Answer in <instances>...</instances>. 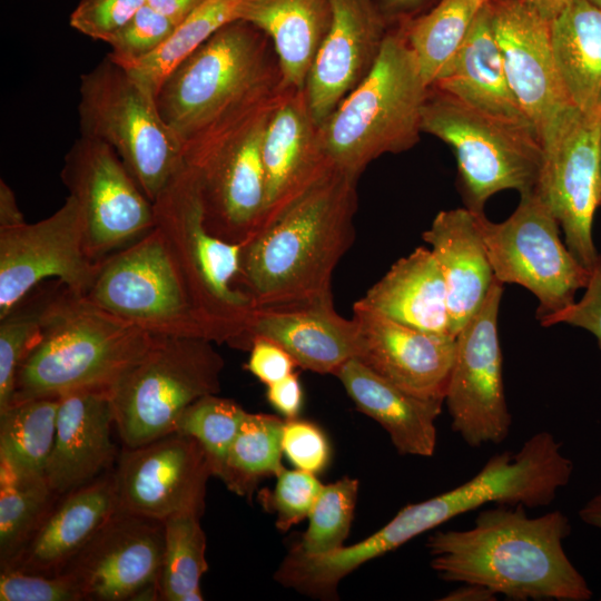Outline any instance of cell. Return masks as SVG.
<instances>
[{
    "label": "cell",
    "instance_id": "cell-24",
    "mask_svg": "<svg viewBox=\"0 0 601 601\" xmlns=\"http://www.w3.org/2000/svg\"><path fill=\"white\" fill-rule=\"evenodd\" d=\"M112 425L110 393L79 391L59 397L55 442L45 471L57 495L109 472L116 455Z\"/></svg>",
    "mask_w": 601,
    "mask_h": 601
},
{
    "label": "cell",
    "instance_id": "cell-38",
    "mask_svg": "<svg viewBox=\"0 0 601 601\" xmlns=\"http://www.w3.org/2000/svg\"><path fill=\"white\" fill-rule=\"evenodd\" d=\"M66 284L49 279L0 316V412L12 402L18 370L38 339L45 317Z\"/></svg>",
    "mask_w": 601,
    "mask_h": 601
},
{
    "label": "cell",
    "instance_id": "cell-49",
    "mask_svg": "<svg viewBox=\"0 0 601 601\" xmlns=\"http://www.w3.org/2000/svg\"><path fill=\"white\" fill-rule=\"evenodd\" d=\"M27 223L19 209L13 190L0 180V229L20 226Z\"/></svg>",
    "mask_w": 601,
    "mask_h": 601
},
{
    "label": "cell",
    "instance_id": "cell-39",
    "mask_svg": "<svg viewBox=\"0 0 601 601\" xmlns=\"http://www.w3.org/2000/svg\"><path fill=\"white\" fill-rule=\"evenodd\" d=\"M246 413L236 402L209 394L180 414L174 432L195 439L208 459L213 475L223 481L228 453Z\"/></svg>",
    "mask_w": 601,
    "mask_h": 601
},
{
    "label": "cell",
    "instance_id": "cell-27",
    "mask_svg": "<svg viewBox=\"0 0 601 601\" xmlns=\"http://www.w3.org/2000/svg\"><path fill=\"white\" fill-rule=\"evenodd\" d=\"M334 375L358 411L376 421L402 455L428 457L436 449L443 401L412 395L358 358L345 362Z\"/></svg>",
    "mask_w": 601,
    "mask_h": 601
},
{
    "label": "cell",
    "instance_id": "cell-9",
    "mask_svg": "<svg viewBox=\"0 0 601 601\" xmlns=\"http://www.w3.org/2000/svg\"><path fill=\"white\" fill-rule=\"evenodd\" d=\"M211 341L158 336L112 390L115 427L125 447H138L175 430L195 401L220 390L224 359Z\"/></svg>",
    "mask_w": 601,
    "mask_h": 601
},
{
    "label": "cell",
    "instance_id": "cell-33",
    "mask_svg": "<svg viewBox=\"0 0 601 601\" xmlns=\"http://www.w3.org/2000/svg\"><path fill=\"white\" fill-rule=\"evenodd\" d=\"M249 0H205L151 55L122 67L155 98L168 75L224 26L242 20Z\"/></svg>",
    "mask_w": 601,
    "mask_h": 601
},
{
    "label": "cell",
    "instance_id": "cell-46",
    "mask_svg": "<svg viewBox=\"0 0 601 601\" xmlns=\"http://www.w3.org/2000/svg\"><path fill=\"white\" fill-rule=\"evenodd\" d=\"M544 327L569 324L591 333L601 348V255L579 300L539 319Z\"/></svg>",
    "mask_w": 601,
    "mask_h": 601
},
{
    "label": "cell",
    "instance_id": "cell-25",
    "mask_svg": "<svg viewBox=\"0 0 601 601\" xmlns=\"http://www.w3.org/2000/svg\"><path fill=\"white\" fill-rule=\"evenodd\" d=\"M117 511L116 481L109 471L59 495L19 554L4 568L60 574Z\"/></svg>",
    "mask_w": 601,
    "mask_h": 601
},
{
    "label": "cell",
    "instance_id": "cell-47",
    "mask_svg": "<svg viewBox=\"0 0 601 601\" xmlns=\"http://www.w3.org/2000/svg\"><path fill=\"white\" fill-rule=\"evenodd\" d=\"M247 370L260 382L269 385L294 373L293 357L279 345L266 338H255L249 346Z\"/></svg>",
    "mask_w": 601,
    "mask_h": 601
},
{
    "label": "cell",
    "instance_id": "cell-57",
    "mask_svg": "<svg viewBox=\"0 0 601 601\" xmlns=\"http://www.w3.org/2000/svg\"><path fill=\"white\" fill-rule=\"evenodd\" d=\"M600 600H601V595H600Z\"/></svg>",
    "mask_w": 601,
    "mask_h": 601
},
{
    "label": "cell",
    "instance_id": "cell-48",
    "mask_svg": "<svg viewBox=\"0 0 601 601\" xmlns=\"http://www.w3.org/2000/svg\"><path fill=\"white\" fill-rule=\"evenodd\" d=\"M266 396L284 417L297 418L303 404V390L296 373L267 385Z\"/></svg>",
    "mask_w": 601,
    "mask_h": 601
},
{
    "label": "cell",
    "instance_id": "cell-43",
    "mask_svg": "<svg viewBox=\"0 0 601 601\" xmlns=\"http://www.w3.org/2000/svg\"><path fill=\"white\" fill-rule=\"evenodd\" d=\"M75 583L65 574L43 575L11 568L0 574V601H81Z\"/></svg>",
    "mask_w": 601,
    "mask_h": 601
},
{
    "label": "cell",
    "instance_id": "cell-37",
    "mask_svg": "<svg viewBox=\"0 0 601 601\" xmlns=\"http://www.w3.org/2000/svg\"><path fill=\"white\" fill-rule=\"evenodd\" d=\"M59 497L43 475H19L0 466V561L9 565Z\"/></svg>",
    "mask_w": 601,
    "mask_h": 601
},
{
    "label": "cell",
    "instance_id": "cell-6",
    "mask_svg": "<svg viewBox=\"0 0 601 601\" xmlns=\"http://www.w3.org/2000/svg\"><path fill=\"white\" fill-rule=\"evenodd\" d=\"M285 90L247 104L183 145L184 162L198 178L205 226L225 242L242 245L263 223V138Z\"/></svg>",
    "mask_w": 601,
    "mask_h": 601
},
{
    "label": "cell",
    "instance_id": "cell-30",
    "mask_svg": "<svg viewBox=\"0 0 601 601\" xmlns=\"http://www.w3.org/2000/svg\"><path fill=\"white\" fill-rule=\"evenodd\" d=\"M331 17L329 0H249L242 20L269 38L283 87L304 90Z\"/></svg>",
    "mask_w": 601,
    "mask_h": 601
},
{
    "label": "cell",
    "instance_id": "cell-36",
    "mask_svg": "<svg viewBox=\"0 0 601 601\" xmlns=\"http://www.w3.org/2000/svg\"><path fill=\"white\" fill-rule=\"evenodd\" d=\"M285 421L263 413H246L226 461L223 482L239 495L249 494L264 476H277L282 464Z\"/></svg>",
    "mask_w": 601,
    "mask_h": 601
},
{
    "label": "cell",
    "instance_id": "cell-42",
    "mask_svg": "<svg viewBox=\"0 0 601 601\" xmlns=\"http://www.w3.org/2000/svg\"><path fill=\"white\" fill-rule=\"evenodd\" d=\"M323 485L314 473L299 469H284L277 475L270 497V504L276 513V528L279 531H287L308 518Z\"/></svg>",
    "mask_w": 601,
    "mask_h": 601
},
{
    "label": "cell",
    "instance_id": "cell-10",
    "mask_svg": "<svg viewBox=\"0 0 601 601\" xmlns=\"http://www.w3.org/2000/svg\"><path fill=\"white\" fill-rule=\"evenodd\" d=\"M422 131L452 147L467 208L483 211L494 194L536 188L543 159L536 134L481 112L436 89L422 110Z\"/></svg>",
    "mask_w": 601,
    "mask_h": 601
},
{
    "label": "cell",
    "instance_id": "cell-11",
    "mask_svg": "<svg viewBox=\"0 0 601 601\" xmlns=\"http://www.w3.org/2000/svg\"><path fill=\"white\" fill-rule=\"evenodd\" d=\"M85 296L111 315L152 335L211 341L157 226L99 262Z\"/></svg>",
    "mask_w": 601,
    "mask_h": 601
},
{
    "label": "cell",
    "instance_id": "cell-18",
    "mask_svg": "<svg viewBox=\"0 0 601 601\" xmlns=\"http://www.w3.org/2000/svg\"><path fill=\"white\" fill-rule=\"evenodd\" d=\"M164 522L117 511L61 574L82 600H158Z\"/></svg>",
    "mask_w": 601,
    "mask_h": 601
},
{
    "label": "cell",
    "instance_id": "cell-52",
    "mask_svg": "<svg viewBox=\"0 0 601 601\" xmlns=\"http://www.w3.org/2000/svg\"><path fill=\"white\" fill-rule=\"evenodd\" d=\"M426 1L428 0H375L386 20L388 17L406 20L410 13L421 8Z\"/></svg>",
    "mask_w": 601,
    "mask_h": 601
},
{
    "label": "cell",
    "instance_id": "cell-15",
    "mask_svg": "<svg viewBox=\"0 0 601 601\" xmlns=\"http://www.w3.org/2000/svg\"><path fill=\"white\" fill-rule=\"evenodd\" d=\"M503 284L495 277L480 309L455 336V356L444 403L452 430L471 447L503 442L508 407L497 321Z\"/></svg>",
    "mask_w": 601,
    "mask_h": 601
},
{
    "label": "cell",
    "instance_id": "cell-12",
    "mask_svg": "<svg viewBox=\"0 0 601 601\" xmlns=\"http://www.w3.org/2000/svg\"><path fill=\"white\" fill-rule=\"evenodd\" d=\"M494 277L518 284L539 300L536 318L565 308L589 283L591 270L569 250L560 237V225L534 189L522 194L512 215L501 223L475 211Z\"/></svg>",
    "mask_w": 601,
    "mask_h": 601
},
{
    "label": "cell",
    "instance_id": "cell-53",
    "mask_svg": "<svg viewBox=\"0 0 601 601\" xmlns=\"http://www.w3.org/2000/svg\"><path fill=\"white\" fill-rule=\"evenodd\" d=\"M490 1V0H487ZM533 9H535L542 17L552 21L558 17L572 0H522Z\"/></svg>",
    "mask_w": 601,
    "mask_h": 601
},
{
    "label": "cell",
    "instance_id": "cell-55",
    "mask_svg": "<svg viewBox=\"0 0 601 601\" xmlns=\"http://www.w3.org/2000/svg\"><path fill=\"white\" fill-rule=\"evenodd\" d=\"M599 179H600L599 204L601 206V132H600V140H599Z\"/></svg>",
    "mask_w": 601,
    "mask_h": 601
},
{
    "label": "cell",
    "instance_id": "cell-20",
    "mask_svg": "<svg viewBox=\"0 0 601 601\" xmlns=\"http://www.w3.org/2000/svg\"><path fill=\"white\" fill-rule=\"evenodd\" d=\"M353 319L361 338V362L412 395L444 402L455 336L407 326L359 299L353 305Z\"/></svg>",
    "mask_w": 601,
    "mask_h": 601
},
{
    "label": "cell",
    "instance_id": "cell-14",
    "mask_svg": "<svg viewBox=\"0 0 601 601\" xmlns=\"http://www.w3.org/2000/svg\"><path fill=\"white\" fill-rule=\"evenodd\" d=\"M601 118L575 106L564 111L540 139L543 159L535 190L548 204L572 255L592 270L599 254L592 225L599 204Z\"/></svg>",
    "mask_w": 601,
    "mask_h": 601
},
{
    "label": "cell",
    "instance_id": "cell-40",
    "mask_svg": "<svg viewBox=\"0 0 601 601\" xmlns=\"http://www.w3.org/2000/svg\"><path fill=\"white\" fill-rule=\"evenodd\" d=\"M358 493V481L345 476L323 485L309 514L308 526L293 548L306 554H325L344 545Z\"/></svg>",
    "mask_w": 601,
    "mask_h": 601
},
{
    "label": "cell",
    "instance_id": "cell-35",
    "mask_svg": "<svg viewBox=\"0 0 601 601\" xmlns=\"http://www.w3.org/2000/svg\"><path fill=\"white\" fill-rule=\"evenodd\" d=\"M158 600L201 601L200 581L208 570L200 516L181 514L164 521Z\"/></svg>",
    "mask_w": 601,
    "mask_h": 601
},
{
    "label": "cell",
    "instance_id": "cell-7",
    "mask_svg": "<svg viewBox=\"0 0 601 601\" xmlns=\"http://www.w3.org/2000/svg\"><path fill=\"white\" fill-rule=\"evenodd\" d=\"M152 204L156 226L211 341L234 346L254 309L235 286L242 245L225 242L206 228L198 178L185 162Z\"/></svg>",
    "mask_w": 601,
    "mask_h": 601
},
{
    "label": "cell",
    "instance_id": "cell-28",
    "mask_svg": "<svg viewBox=\"0 0 601 601\" xmlns=\"http://www.w3.org/2000/svg\"><path fill=\"white\" fill-rule=\"evenodd\" d=\"M431 88L481 112L534 131L510 87L493 31L489 1L475 17L455 59Z\"/></svg>",
    "mask_w": 601,
    "mask_h": 601
},
{
    "label": "cell",
    "instance_id": "cell-50",
    "mask_svg": "<svg viewBox=\"0 0 601 601\" xmlns=\"http://www.w3.org/2000/svg\"><path fill=\"white\" fill-rule=\"evenodd\" d=\"M205 0H146L150 7L166 16L177 27Z\"/></svg>",
    "mask_w": 601,
    "mask_h": 601
},
{
    "label": "cell",
    "instance_id": "cell-29",
    "mask_svg": "<svg viewBox=\"0 0 601 601\" xmlns=\"http://www.w3.org/2000/svg\"><path fill=\"white\" fill-rule=\"evenodd\" d=\"M359 300L407 326L452 335L445 282L434 254L426 247H417L398 259Z\"/></svg>",
    "mask_w": 601,
    "mask_h": 601
},
{
    "label": "cell",
    "instance_id": "cell-22",
    "mask_svg": "<svg viewBox=\"0 0 601 601\" xmlns=\"http://www.w3.org/2000/svg\"><path fill=\"white\" fill-rule=\"evenodd\" d=\"M255 338L274 342L297 366L319 374L334 375L361 352L355 321L341 316L334 308L333 298L304 305L254 308L234 347L249 349Z\"/></svg>",
    "mask_w": 601,
    "mask_h": 601
},
{
    "label": "cell",
    "instance_id": "cell-2",
    "mask_svg": "<svg viewBox=\"0 0 601 601\" xmlns=\"http://www.w3.org/2000/svg\"><path fill=\"white\" fill-rule=\"evenodd\" d=\"M525 506L480 511L469 530L435 531L431 566L444 581L476 583L516 601H588L592 591L563 548L571 532L560 510L531 518Z\"/></svg>",
    "mask_w": 601,
    "mask_h": 601
},
{
    "label": "cell",
    "instance_id": "cell-32",
    "mask_svg": "<svg viewBox=\"0 0 601 601\" xmlns=\"http://www.w3.org/2000/svg\"><path fill=\"white\" fill-rule=\"evenodd\" d=\"M486 2L440 0L428 12L403 20L407 42L428 87L449 69Z\"/></svg>",
    "mask_w": 601,
    "mask_h": 601
},
{
    "label": "cell",
    "instance_id": "cell-51",
    "mask_svg": "<svg viewBox=\"0 0 601 601\" xmlns=\"http://www.w3.org/2000/svg\"><path fill=\"white\" fill-rule=\"evenodd\" d=\"M497 594L491 589L476 583H461L441 600L444 601H495Z\"/></svg>",
    "mask_w": 601,
    "mask_h": 601
},
{
    "label": "cell",
    "instance_id": "cell-1",
    "mask_svg": "<svg viewBox=\"0 0 601 601\" xmlns=\"http://www.w3.org/2000/svg\"><path fill=\"white\" fill-rule=\"evenodd\" d=\"M357 179L333 166L242 244L235 286L253 308L333 298V272L354 242Z\"/></svg>",
    "mask_w": 601,
    "mask_h": 601
},
{
    "label": "cell",
    "instance_id": "cell-44",
    "mask_svg": "<svg viewBox=\"0 0 601 601\" xmlns=\"http://www.w3.org/2000/svg\"><path fill=\"white\" fill-rule=\"evenodd\" d=\"M146 0H81L70 16V26L78 32L108 42Z\"/></svg>",
    "mask_w": 601,
    "mask_h": 601
},
{
    "label": "cell",
    "instance_id": "cell-5",
    "mask_svg": "<svg viewBox=\"0 0 601 601\" xmlns=\"http://www.w3.org/2000/svg\"><path fill=\"white\" fill-rule=\"evenodd\" d=\"M284 88L269 38L250 22L233 21L168 75L156 104L184 145L220 119Z\"/></svg>",
    "mask_w": 601,
    "mask_h": 601
},
{
    "label": "cell",
    "instance_id": "cell-19",
    "mask_svg": "<svg viewBox=\"0 0 601 601\" xmlns=\"http://www.w3.org/2000/svg\"><path fill=\"white\" fill-rule=\"evenodd\" d=\"M489 8L510 87L540 140L574 106L556 69L551 21L522 0H490Z\"/></svg>",
    "mask_w": 601,
    "mask_h": 601
},
{
    "label": "cell",
    "instance_id": "cell-16",
    "mask_svg": "<svg viewBox=\"0 0 601 601\" xmlns=\"http://www.w3.org/2000/svg\"><path fill=\"white\" fill-rule=\"evenodd\" d=\"M98 267L86 250L80 207L68 195L51 216L0 229V316L49 279L86 295Z\"/></svg>",
    "mask_w": 601,
    "mask_h": 601
},
{
    "label": "cell",
    "instance_id": "cell-17",
    "mask_svg": "<svg viewBox=\"0 0 601 601\" xmlns=\"http://www.w3.org/2000/svg\"><path fill=\"white\" fill-rule=\"evenodd\" d=\"M118 510L160 522L201 516L211 473L199 443L173 432L138 447H125L114 471Z\"/></svg>",
    "mask_w": 601,
    "mask_h": 601
},
{
    "label": "cell",
    "instance_id": "cell-41",
    "mask_svg": "<svg viewBox=\"0 0 601 601\" xmlns=\"http://www.w3.org/2000/svg\"><path fill=\"white\" fill-rule=\"evenodd\" d=\"M176 26L166 16L145 3L107 42L111 61L126 67L157 50Z\"/></svg>",
    "mask_w": 601,
    "mask_h": 601
},
{
    "label": "cell",
    "instance_id": "cell-45",
    "mask_svg": "<svg viewBox=\"0 0 601 601\" xmlns=\"http://www.w3.org/2000/svg\"><path fill=\"white\" fill-rule=\"evenodd\" d=\"M283 452L296 469L317 474L328 464L331 451L327 437L312 422L286 420Z\"/></svg>",
    "mask_w": 601,
    "mask_h": 601
},
{
    "label": "cell",
    "instance_id": "cell-8",
    "mask_svg": "<svg viewBox=\"0 0 601 601\" xmlns=\"http://www.w3.org/2000/svg\"><path fill=\"white\" fill-rule=\"evenodd\" d=\"M79 92L81 135L112 148L154 203L184 165L183 144L156 98L108 57L80 77Z\"/></svg>",
    "mask_w": 601,
    "mask_h": 601
},
{
    "label": "cell",
    "instance_id": "cell-31",
    "mask_svg": "<svg viewBox=\"0 0 601 601\" xmlns=\"http://www.w3.org/2000/svg\"><path fill=\"white\" fill-rule=\"evenodd\" d=\"M555 65L573 105L601 118V9L590 0H572L551 21Z\"/></svg>",
    "mask_w": 601,
    "mask_h": 601
},
{
    "label": "cell",
    "instance_id": "cell-34",
    "mask_svg": "<svg viewBox=\"0 0 601 601\" xmlns=\"http://www.w3.org/2000/svg\"><path fill=\"white\" fill-rule=\"evenodd\" d=\"M59 398L12 403L0 412V466L43 475L52 451Z\"/></svg>",
    "mask_w": 601,
    "mask_h": 601
},
{
    "label": "cell",
    "instance_id": "cell-4",
    "mask_svg": "<svg viewBox=\"0 0 601 601\" xmlns=\"http://www.w3.org/2000/svg\"><path fill=\"white\" fill-rule=\"evenodd\" d=\"M430 88L404 23L387 31L368 73L319 125L331 164L359 177L376 158L412 148L423 132L422 110Z\"/></svg>",
    "mask_w": 601,
    "mask_h": 601
},
{
    "label": "cell",
    "instance_id": "cell-26",
    "mask_svg": "<svg viewBox=\"0 0 601 601\" xmlns=\"http://www.w3.org/2000/svg\"><path fill=\"white\" fill-rule=\"evenodd\" d=\"M423 239L432 247L441 268L450 332L456 336L480 309L494 280L475 211L467 207L440 211L423 233Z\"/></svg>",
    "mask_w": 601,
    "mask_h": 601
},
{
    "label": "cell",
    "instance_id": "cell-54",
    "mask_svg": "<svg viewBox=\"0 0 601 601\" xmlns=\"http://www.w3.org/2000/svg\"><path fill=\"white\" fill-rule=\"evenodd\" d=\"M579 516L585 524L601 530V492L580 509Z\"/></svg>",
    "mask_w": 601,
    "mask_h": 601
},
{
    "label": "cell",
    "instance_id": "cell-13",
    "mask_svg": "<svg viewBox=\"0 0 601 601\" xmlns=\"http://www.w3.org/2000/svg\"><path fill=\"white\" fill-rule=\"evenodd\" d=\"M60 176L80 207L86 250L95 263L156 226L154 204L104 141L81 135L66 154Z\"/></svg>",
    "mask_w": 601,
    "mask_h": 601
},
{
    "label": "cell",
    "instance_id": "cell-23",
    "mask_svg": "<svg viewBox=\"0 0 601 601\" xmlns=\"http://www.w3.org/2000/svg\"><path fill=\"white\" fill-rule=\"evenodd\" d=\"M262 159L266 204L260 227L333 167L305 90L287 89L280 97L265 129Z\"/></svg>",
    "mask_w": 601,
    "mask_h": 601
},
{
    "label": "cell",
    "instance_id": "cell-56",
    "mask_svg": "<svg viewBox=\"0 0 601 601\" xmlns=\"http://www.w3.org/2000/svg\"><path fill=\"white\" fill-rule=\"evenodd\" d=\"M590 1L601 9V0H590Z\"/></svg>",
    "mask_w": 601,
    "mask_h": 601
},
{
    "label": "cell",
    "instance_id": "cell-3",
    "mask_svg": "<svg viewBox=\"0 0 601 601\" xmlns=\"http://www.w3.org/2000/svg\"><path fill=\"white\" fill-rule=\"evenodd\" d=\"M154 339L155 335L111 315L66 285L18 370L11 404L79 391L111 394Z\"/></svg>",
    "mask_w": 601,
    "mask_h": 601
},
{
    "label": "cell",
    "instance_id": "cell-21",
    "mask_svg": "<svg viewBox=\"0 0 601 601\" xmlns=\"http://www.w3.org/2000/svg\"><path fill=\"white\" fill-rule=\"evenodd\" d=\"M329 28L304 89L319 125L368 73L387 32L375 0H329Z\"/></svg>",
    "mask_w": 601,
    "mask_h": 601
}]
</instances>
